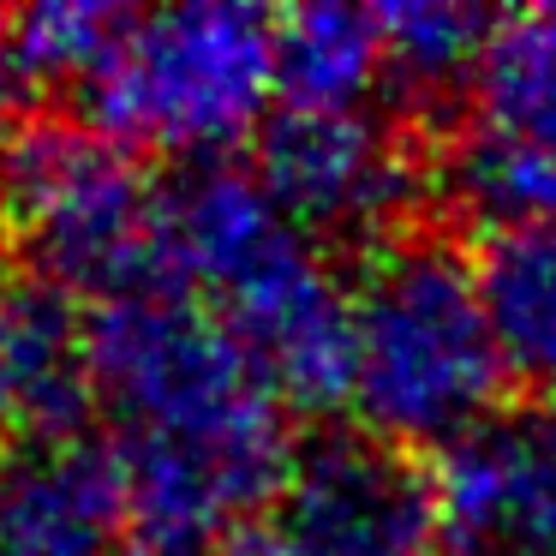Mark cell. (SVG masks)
Listing matches in <instances>:
<instances>
[{
    "mask_svg": "<svg viewBox=\"0 0 556 556\" xmlns=\"http://www.w3.org/2000/svg\"><path fill=\"white\" fill-rule=\"evenodd\" d=\"M222 556H300V551H293L276 527H245L240 539L222 544Z\"/></svg>",
    "mask_w": 556,
    "mask_h": 556,
    "instance_id": "cell-16",
    "label": "cell"
},
{
    "mask_svg": "<svg viewBox=\"0 0 556 556\" xmlns=\"http://www.w3.org/2000/svg\"><path fill=\"white\" fill-rule=\"evenodd\" d=\"M252 168L312 240H371L413 198L407 144L371 109H276Z\"/></svg>",
    "mask_w": 556,
    "mask_h": 556,
    "instance_id": "cell-8",
    "label": "cell"
},
{
    "mask_svg": "<svg viewBox=\"0 0 556 556\" xmlns=\"http://www.w3.org/2000/svg\"><path fill=\"white\" fill-rule=\"evenodd\" d=\"M0 198L42 281L73 300L168 288L162 186L90 126H30L0 162Z\"/></svg>",
    "mask_w": 556,
    "mask_h": 556,
    "instance_id": "cell-5",
    "label": "cell"
},
{
    "mask_svg": "<svg viewBox=\"0 0 556 556\" xmlns=\"http://www.w3.org/2000/svg\"><path fill=\"white\" fill-rule=\"evenodd\" d=\"M90 395L114 425L126 532L150 556L240 539L293 460L288 401L245 341L180 288L90 312Z\"/></svg>",
    "mask_w": 556,
    "mask_h": 556,
    "instance_id": "cell-1",
    "label": "cell"
},
{
    "mask_svg": "<svg viewBox=\"0 0 556 556\" xmlns=\"http://www.w3.org/2000/svg\"><path fill=\"white\" fill-rule=\"evenodd\" d=\"M162 245L168 288L210 305L288 407L348 401V288L257 168L228 156L180 168L162 186Z\"/></svg>",
    "mask_w": 556,
    "mask_h": 556,
    "instance_id": "cell-2",
    "label": "cell"
},
{
    "mask_svg": "<svg viewBox=\"0 0 556 556\" xmlns=\"http://www.w3.org/2000/svg\"><path fill=\"white\" fill-rule=\"evenodd\" d=\"M472 264L503 371L532 401H556V222L496 228Z\"/></svg>",
    "mask_w": 556,
    "mask_h": 556,
    "instance_id": "cell-11",
    "label": "cell"
},
{
    "mask_svg": "<svg viewBox=\"0 0 556 556\" xmlns=\"http://www.w3.org/2000/svg\"><path fill=\"white\" fill-rule=\"evenodd\" d=\"M276 532L300 556H431L443 544L431 479L371 431H324L293 448Z\"/></svg>",
    "mask_w": 556,
    "mask_h": 556,
    "instance_id": "cell-7",
    "label": "cell"
},
{
    "mask_svg": "<svg viewBox=\"0 0 556 556\" xmlns=\"http://www.w3.org/2000/svg\"><path fill=\"white\" fill-rule=\"evenodd\" d=\"M0 365L18 419L37 437H78L73 425L97 407L90 395V317L54 281L25 276L0 288Z\"/></svg>",
    "mask_w": 556,
    "mask_h": 556,
    "instance_id": "cell-10",
    "label": "cell"
},
{
    "mask_svg": "<svg viewBox=\"0 0 556 556\" xmlns=\"http://www.w3.org/2000/svg\"><path fill=\"white\" fill-rule=\"evenodd\" d=\"M448 556H556V401L496 407L431 472Z\"/></svg>",
    "mask_w": 556,
    "mask_h": 556,
    "instance_id": "cell-9",
    "label": "cell"
},
{
    "mask_svg": "<svg viewBox=\"0 0 556 556\" xmlns=\"http://www.w3.org/2000/svg\"><path fill=\"white\" fill-rule=\"evenodd\" d=\"M42 73L30 66V54L18 49L13 18H0V162L13 156L30 132V109H37Z\"/></svg>",
    "mask_w": 556,
    "mask_h": 556,
    "instance_id": "cell-15",
    "label": "cell"
},
{
    "mask_svg": "<svg viewBox=\"0 0 556 556\" xmlns=\"http://www.w3.org/2000/svg\"><path fill=\"white\" fill-rule=\"evenodd\" d=\"M90 132L121 150L222 162L276 102V18L240 0L121 13L78 78Z\"/></svg>",
    "mask_w": 556,
    "mask_h": 556,
    "instance_id": "cell-4",
    "label": "cell"
},
{
    "mask_svg": "<svg viewBox=\"0 0 556 556\" xmlns=\"http://www.w3.org/2000/svg\"><path fill=\"white\" fill-rule=\"evenodd\" d=\"M25 431V419H18V401H13V383H7V365H0V448H7V437Z\"/></svg>",
    "mask_w": 556,
    "mask_h": 556,
    "instance_id": "cell-17",
    "label": "cell"
},
{
    "mask_svg": "<svg viewBox=\"0 0 556 556\" xmlns=\"http://www.w3.org/2000/svg\"><path fill=\"white\" fill-rule=\"evenodd\" d=\"M383 78L377 13L300 7L276 18V109H371V90Z\"/></svg>",
    "mask_w": 556,
    "mask_h": 556,
    "instance_id": "cell-12",
    "label": "cell"
},
{
    "mask_svg": "<svg viewBox=\"0 0 556 556\" xmlns=\"http://www.w3.org/2000/svg\"><path fill=\"white\" fill-rule=\"evenodd\" d=\"M491 30H496V13L460 7V0H401V7H377L383 66L407 90L467 85L484 42H491Z\"/></svg>",
    "mask_w": 556,
    "mask_h": 556,
    "instance_id": "cell-13",
    "label": "cell"
},
{
    "mask_svg": "<svg viewBox=\"0 0 556 556\" xmlns=\"http://www.w3.org/2000/svg\"><path fill=\"white\" fill-rule=\"evenodd\" d=\"M479 264L437 233H395L348 288V407L395 448H455L503 389Z\"/></svg>",
    "mask_w": 556,
    "mask_h": 556,
    "instance_id": "cell-3",
    "label": "cell"
},
{
    "mask_svg": "<svg viewBox=\"0 0 556 556\" xmlns=\"http://www.w3.org/2000/svg\"><path fill=\"white\" fill-rule=\"evenodd\" d=\"M121 7H85V0H66V7H30V13L13 18L18 49L30 54L42 78H85L90 61L102 54Z\"/></svg>",
    "mask_w": 556,
    "mask_h": 556,
    "instance_id": "cell-14",
    "label": "cell"
},
{
    "mask_svg": "<svg viewBox=\"0 0 556 556\" xmlns=\"http://www.w3.org/2000/svg\"><path fill=\"white\" fill-rule=\"evenodd\" d=\"M448 174L496 228L556 222V7L496 18L467 78Z\"/></svg>",
    "mask_w": 556,
    "mask_h": 556,
    "instance_id": "cell-6",
    "label": "cell"
}]
</instances>
